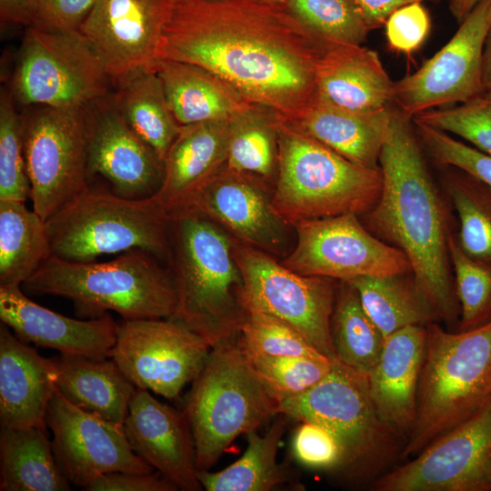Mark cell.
Returning <instances> with one entry per match:
<instances>
[{
	"instance_id": "6da1fadb",
	"label": "cell",
	"mask_w": 491,
	"mask_h": 491,
	"mask_svg": "<svg viewBox=\"0 0 491 491\" xmlns=\"http://www.w3.org/2000/svg\"><path fill=\"white\" fill-rule=\"evenodd\" d=\"M327 44L286 5L172 0L159 59L201 66L288 123L316 95L317 65Z\"/></svg>"
},
{
	"instance_id": "7a4b0ae2",
	"label": "cell",
	"mask_w": 491,
	"mask_h": 491,
	"mask_svg": "<svg viewBox=\"0 0 491 491\" xmlns=\"http://www.w3.org/2000/svg\"><path fill=\"white\" fill-rule=\"evenodd\" d=\"M412 124L393 107L379 157L381 193L359 216L373 235L405 254L439 320L457 331L460 306L449 259L446 209Z\"/></svg>"
},
{
	"instance_id": "3957f363",
	"label": "cell",
	"mask_w": 491,
	"mask_h": 491,
	"mask_svg": "<svg viewBox=\"0 0 491 491\" xmlns=\"http://www.w3.org/2000/svg\"><path fill=\"white\" fill-rule=\"evenodd\" d=\"M170 214L167 262L175 293L172 318L212 347L237 339L248 314L235 239L204 214L186 207Z\"/></svg>"
},
{
	"instance_id": "277c9868",
	"label": "cell",
	"mask_w": 491,
	"mask_h": 491,
	"mask_svg": "<svg viewBox=\"0 0 491 491\" xmlns=\"http://www.w3.org/2000/svg\"><path fill=\"white\" fill-rule=\"evenodd\" d=\"M277 413L320 424L334 435L342 449L334 476L346 487H371L401 460L406 443L379 416L367 374L337 359L314 387L279 403Z\"/></svg>"
},
{
	"instance_id": "5b68a950",
	"label": "cell",
	"mask_w": 491,
	"mask_h": 491,
	"mask_svg": "<svg viewBox=\"0 0 491 491\" xmlns=\"http://www.w3.org/2000/svg\"><path fill=\"white\" fill-rule=\"evenodd\" d=\"M159 261L140 249L107 262H69L51 255L21 286L31 295L71 299L81 317L112 310L124 320L168 318L176 293L170 271Z\"/></svg>"
},
{
	"instance_id": "8992f818",
	"label": "cell",
	"mask_w": 491,
	"mask_h": 491,
	"mask_svg": "<svg viewBox=\"0 0 491 491\" xmlns=\"http://www.w3.org/2000/svg\"><path fill=\"white\" fill-rule=\"evenodd\" d=\"M415 425L401 460L462 424L491 400V323L449 331L426 326Z\"/></svg>"
},
{
	"instance_id": "52a82bcc",
	"label": "cell",
	"mask_w": 491,
	"mask_h": 491,
	"mask_svg": "<svg viewBox=\"0 0 491 491\" xmlns=\"http://www.w3.org/2000/svg\"><path fill=\"white\" fill-rule=\"evenodd\" d=\"M381 189L380 168L355 164L280 119L272 202L290 225L347 213L361 215L373 207Z\"/></svg>"
},
{
	"instance_id": "ba28073f",
	"label": "cell",
	"mask_w": 491,
	"mask_h": 491,
	"mask_svg": "<svg viewBox=\"0 0 491 491\" xmlns=\"http://www.w3.org/2000/svg\"><path fill=\"white\" fill-rule=\"evenodd\" d=\"M51 255L69 262L140 249L166 260L170 214L154 198L134 200L92 185L45 220Z\"/></svg>"
},
{
	"instance_id": "9c48e42d",
	"label": "cell",
	"mask_w": 491,
	"mask_h": 491,
	"mask_svg": "<svg viewBox=\"0 0 491 491\" xmlns=\"http://www.w3.org/2000/svg\"><path fill=\"white\" fill-rule=\"evenodd\" d=\"M196 453V468L210 470L241 435L257 430L277 413L238 340L212 347L192 382L183 408Z\"/></svg>"
},
{
	"instance_id": "30bf717a",
	"label": "cell",
	"mask_w": 491,
	"mask_h": 491,
	"mask_svg": "<svg viewBox=\"0 0 491 491\" xmlns=\"http://www.w3.org/2000/svg\"><path fill=\"white\" fill-rule=\"evenodd\" d=\"M111 78L79 31L27 26L12 95L24 105L85 108L107 96Z\"/></svg>"
},
{
	"instance_id": "8fae6325",
	"label": "cell",
	"mask_w": 491,
	"mask_h": 491,
	"mask_svg": "<svg viewBox=\"0 0 491 491\" xmlns=\"http://www.w3.org/2000/svg\"><path fill=\"white\" fill-rule=\"evenodd\" d=\"M247 312L275 316L296 329L322 355L336 359L330 334L334 279L297 274L271 255L235 239Z\"/></svg>"
},
{
	"instance_id": "7c38bea8",
	"label": "cell",
	"mask_w": 491,
	"mask_h": 491,
	"mask_svg": "<svg viewBox=\"0 0 491 491\" xmlns=\"http://www.w3.org/2000/svg\"><path fill=\"white\" fill-rule=\"evenodd\" d=\"M23 139L33 209L45 221L90 185L86 107L41 106L24 117Z\"/></svg>"
},
{
	"instance_id": "4fadbf2b",
	"label": "cell",
	"mask_w": 491,
	"mask_h": 491,
	"mask_svg": "<svg viewBox=\"0 0 491 491\" xmlns=\"http://www.w3.org/2000/svg\"><path fill=\"white\" fill-rule=\"evenodd\" d=\"M358 216L347 213L295 223L296 244L282 265L338 281L412 273L405 254L373 235Z\"/></svg>"
},
{
	"instance_id": "5bb4252c",
	"label": "cell",
	"mask_w": 491,
	"mask_h": 491,
	"mask_svg": "<svg viewBox=\"0 0 491 491\" xmlns=\"http://www.w3.org/2000/svg\"><path fill=\"white\" fill-rule=\"evenodd\" d=\"M211 349L172 317L123 319L111 358L136 388L174 400L197 376Z\"/></svg>"
},
{
	"instance_id": "9a60e30c",
	"label": "cell",
	"mask_w": 491,
	"mask_h": 491,
	"mask_svg": "<svg viewBox=\"0 0 491 491\" xmlns=\"http://www.w3.org/2000/svg\"><path fill=\"white\" fill-rule=\"evenodd\" d=\"M376 491H491V400L414 458L372 485Z\"/></svg>"
},
{
	"instance_id": "2e32d148",
	"label": "cell",
	"mask_w": 491,
	"mask_h": 491,
	"mask_svg": "<svg viewBox=\"0 0 491 491\" xmlns=\"http://www.w3.org/2000/svg\"><path fill=\"white\" fill-rule=\"evenodd\" d=\"M451 39L411 75L394 83L393 107L413 118L482 94L483 53L491 28V0H480Z\"/></svg>"
},
{
	"instance_id": "e0dca14e",
	"label": "cell",
	"mask_w": 491,
	"mask_h": 491,
	"mask_svg": "<svg viewBox=\"0 0 491 491\" xmlns=\"http://www.w3.org/2000/svg\"><path fill=\"white\" fill-rule=\"evenodd\" d=\"M45 422L53 435L57 464L75 486L85 489L96 477L110 472L154 471L133 451L123 426L75 406L56 388Z\"/></svg>"
},
{
	"instance_id": "ac0fdd59",
	"label": "cell",
	"mask_w": 491,
	"mask_h": 491,
	"mask_svg": "<svg viewBox=\"0 0 491 491\" xmlns=\"http://www.w3.org/2000/svg\"><path fill=\"white\" fill-rule=\"evenodd\" d=\"M172 0H97L79 32L115 82L159 60Z\"/></svg>"
},
{
	"instance_id": "d6986e66",
	"label": "cell",
	"mask_w": 491,
	"mask_h": 491,
	"mask_svg": "<svg viewBox=\"0 0 491 491\" xmlns=\"http://www.w3.org/2000/svg\"><path fill=\"white\" fill-rule=\"evenodd\" d=\"M89 182L102 177L115 195L154 198L164 180V161L125 122L107 96L86 107Z\"/></svg>"
},
{
	"instance_id": "ffe728a7",
	"label": "cell",
	"mask_w": 491,
	"mask_h": 491,
	"mask_svg": "<svg viewBox=\"0 0 491 491\" xmlns=\"http://www.w3.org/2000/svg\"><path fill=\"white\" fill-rule=\"evenodd\" d=\"M182 207L204 214L243 244L269 255L287 252L289 224L276 213L272 195L258 177L225 165Z\"/></svg>"
},
{
	"instance_id": "44dd1931",
	"label": "cell",
	"mask_w": 491,
	"mask_h": 491,
	"mask_svg": "<svg viewBox=\"0 0 491 491\" xmlns=\"http://www.w3.org/2000/svg\"><path fill=\"white\" fill-rule=\"evenodd\" d=\"M124 431L133 451L171 481L178 490L199 491L193 434L184 410L136 388Z\"/></svg>"
},
{
	"instance_id": "7402d4cb",
	"label": "cell",
	"mask_w": 491,
	"mask_h": 491,
	"mask_svg": "<svg viewBox=\"0 0 491 491\" xmlns=\"http://www.w3.org/2000/svg\"><path fill=\"white\" fill-rule=\"evenodd\" d=\"M0 319L24 342L60 354L111 357L118 324L109 313L88 320L60 315L32 301L21 286H0Z\"/></svg>"
},
{
	"instance_id": "603a6c76",
	"label": "cell",
	"mask_w": 491,
	"mask_h": 491,
	"mask_svg": "<svg viewBox=\"0 0 491 491\" xmlns=\"http://www.w3.org/2000/svg\"><path fill=\"white\" fill-rule=\"evenodd\" d=\"M426 339L425 326H408L386 336L376 363L367 373L379 416L406 444L416 417Z\"/></svg>"
},
{
	"instance_id": "cb8c5ba5",
	"label": "cell",
	"mask_w": 491,
	"mask_h": 491,
	"mask_svg": "<svg viewBox=\"0 0 491 491\" xmlns=\"http://www.w3.org/2000/svg\"><path fill=\"white\" fill-rule=\"evenodd\" d=\"M55 390L54 358H46L1 323L0 424L47 427L48 404Z\"/></svg>"
},
{
	"instance_id": "d4e9b609",
	"label": "cell",
	"mask_w": 491,
	"mask_h": 491,
	"mask_svg": "<svg viewBox=\"0 0 491 491\" xmlns=\"http://www.w3.org/2000/svg\"><path fill=\"white\" fill-rule=\"evenodd\" d=\"M394 83L376 51L328 42L317 65L316 93L341 108L375 113L393 107Z\"/></svg>"
},
{
	"instance_id": "484cf974",
	"label": "cell",
	"mask_w": 491,
	"mask_h": 491,
	"mask_svg": "<svg viewBox=\"0 0 491 491\" xmlns=\"http://www.w3.org/2000/svg\"><path fill=\"white\" fill-rule=\"evenodd\" d=\"M392 109L356 113L316 95L295 120L285 123L355 164L379 169Z\"/></svg>"
},
{
	"instance_id": "4316f807",
	"label": "cell",
	"mask_w": 491,
	"mask_h": 491,
	"mask_svg": "<svg viewBox=\"0 0 491 491\" xmlns=\"http://www.w3.org/2000/svg\"><path fill=\"white\" fill-rule=\"evenodd\" d=\"M229 121L182 125L164 161V180L155 199L169 213L224 168Z\"/></svg>"
},
{
	"instance_id": "83f0119b",
	"label": "cell",
	"mask_w": 491,
	"mask_h": 491,
	"mask_svg": "<svg viewBox=\"0 0 491 491\" xmlns=\"http://www.w3.org/2000/svg\"><path fill=\"white\" fill-rule=\"evenodd\" d=\"M55 388L75 406L123 426L136 386L111 359L60 354L53 357Z\"/></svg>"
},
{
	"instance_id": "f1b7e54d",
	"label": "cell",
	"mask_w": 491,
	"mask_h": 491,
	"mask_svg": "<svg viewBox=\"0 0 491 491\" xmlns=\"http://www.w3.org/2000/svg\"><path fill=\"white\" fill-rule=\"evenodd\" d=\"M154 70L180 125L231 119L254 105L220 77L201 66L159 59Z\"/></svg>"
},
{
	"instance_id": "f546056e",
	"label": "cell",
	"mask_w": 491,
	"mask_h": 491,
	"mask_svg": "<svg viewBox=\"0 0 491 491\" xmlns=\"http://www.w3.org/2000/svg\"><path fill=\"white\" fill-rule=\"evenodd\" d=\"M291 417L278 413L260 436L257 430L246 435L247 447L243 456L226 468L197 471L198 481L206 491H270L296 485V472L276 461L278 447Z\"/></svg>"
},
{
	"instance_id": "4dcf8cb0",
	"label": "cell",
	"mask_w": 491,
	"mask_h": 491,
	"mask_svg": "<svg viewBox=\"0 0 491 491\" xmlns=\"http://www.w3.org/2000/svg\"><path fill=\"white\" fill-rule=\"evenodd\" d=\"M71 483L54 455L46 427L0 430L1 491H68Z\"/></svg>"
},
{
	"instance_id": "1f68e13d",
	"label": "cell",
	"mask_w": 491,
	"mask_h": 491,
	"mask_svg": "<svg viewBox=\"0 0 491 491\" xmlns=\"http://www.w3.org/2000/svg\"><path fill=\"white\" fill-rule=\"evenodd\" d=\"M111 97L130 127L165 161L180 133L167 103L161 81L154 68L135 70L115 82Z\"/></svg>"
},
{
	"instance_id": "d6a6232c",
	"label": "cell",
	"mask_w": 491,
	"mask_h": 491,
	"mask_svg": "<svg viewBox=\"0 0 491 491\" xmlns=\"http://www.w3.org/2000/svg\"><path fill=\"white\" fill-rule=\"evenodd\" d=\"M346 282L384 337L408 326L440 321L412 273L359 276Z\"/></svg>"
},
{
	"instance_id": "836d02e7",
	"label": "cell",
	"mask_w": 491,
	"mask_h": 491,
	"mask_svg": "<svg viewBox=\"0 0 491 491\" xmlns=\"http://www.w3.org/2000/svg\"><path fill=\"white\" fill-rule=\"evenodd\" d=\"M50 256L45 221L25 202L0 200V286H22Z\"/></svg>"
},
{
	"instance_id": "e575fe53",
	"label": "cell",
	"mask_w": 491,
	"mask_h": 491,
	"mask_svg": "<svg viewBox=\"0 0 491 491\" xmlns=\"http://www.w3.org/2000/svg\"><path fill=\"white\" fill-rule=\"evenodd\" d=\"M279 115L252 105L229 121L225 167L264 181L276 177Z\"/></svg>"
},
{
	"instance_id": "d590c367",
	"label": "cell",
	"mask_w": 491,
	"mask_h": 491,
	"mask_svg": "<svg viewBox=\"0 0 491 491\" xmlns=\"http://www.w3.org/2000/svg\"><path fill=\"white\" fill-rule=\"evenodd\" d=\"M330 334L338 361L366 374L372 369L385 337L365 311L356 289L346 281H339L336 286Z\"/></svg>"
},
{
	"instance_id": "8d00e7d4",
	"label": "cell",
	"mask_w": 491,
	"mask_h": 491,
	"mask_svg": "<svg viewBox=\"0 0 491 491\" xmlns=\"http://www.w3.org/2000/svg\"><path fill=\"white\" fill-rule=\"evenodd\" d=\"M444 185L458 217L457 245L472 258L491 263V188L453 167Z\"/></svg>"
},
{
	"instance_id": "74e56055",
	"label": "cell",
	"mask_w": 491,
	"mask_h": 491,
	"mask_svg": "<svg viewBox=\"0 0 491 491\" xmlns=\"http://www.w3.org/2000/svg\"><path fill=\"white\" fill-rule=\"evenodd\" d=\"M246 356L263 386L277 406L314 387L329 374L336 360L325 356Z\"/></svg>"
},
{
	"instance_id": "f35d334b",
	"label": "cell",
	"mask_w": 491,
	"mask_h": 491,
	"mask_svg": "<svg viewBox=\"0 0 491 491\" xmlns=\"http://www.w3.org/2000/svg\"><path fill=\"white\" fill-rule=\"evenodd\" d=\"M448 252L460 306L457 331L491 323V263L467 256L453 235L448 240Z\"/></svg>"
},
{
	"instance_id": "ab89813d",
	"label": "cell",
	"mask_w": 491,
	"mask_h": 491,
	"mask_svg": "<svg viewBox=\"0 0 491 491\" xmlns=\"http://www.w3.org/2000/svg\"><path fill=\"white\" fill-rule=\"evenodd\" d=\"M286 6L328 42L362 45L370 32L353 0H288Z\"/></svg>"
},
{
	"instance_id": "60d3db41",
	"label": "cell",
	"mask_w": 491,
	"mask_h": 491,
	"mask_svg": "<svg viewBox=\"0 0 491 491\" xmlns=\"http://www.w3.org/2000/svg\"><path fill=\"white\" fill-rule=\"evenodd\" d=\"M24 117L11 93L0 97V200L25 202L31 195L24 154Z\"/></svg>"
},
{
	"instance_id": "b9f144b4",
	"label": "cell",
	"mask_w": 491,
	"mask_h": 491,
	"mask_svg": "<svg viewBox=\"0 0 491 491\" xmlns=\"http://www.w3.org/2000/svg\"><path fill=\"white\" fill-rule=\"evenodd\" d=\"M237 340L247 355L272 357L324 356L296 329L259 312H248Z\"/></svg>"
},
{
	"instance_id": "7bdbcfd3",
	"label": "cell",
	"mask_w": 491,
	"mask_h": 491,
	"mask_svg": "<svg viewBox=\"0 0 491 491\" xmlns=\"http://www.w3.org/2000/svg\"><path fill=\"white\" fill-rule=\"evenodd\" d=\"M413 121L456 135L491 156V93L484 91L465 103L430 109Z\"/></svg>"
},
{
	"instance_id": "ee69618b",
	"label": "cell",
	"mask_w": 491,
	"mask_h": 491,
	"mask_svg": "<svg viewBox=\"0 0 491 491\" xmlns=\"http://www.w3.org/2000/svg\"><path fill=\"white\" fill-rule=\"evenodd\" d=\"M419 141L441 165L461 170L491 188V156L453 135L413 121Z\"/></svg>"
},
{
	"instance_id": "f6af8a7d",
	"label": "cell",
	"mask_w": 491,
	"mask_h": 491,
	"mask_svg": "<svg viewBox=\"0 0 491 491\" xmlns=\"http://www.w3.org/2000/svg\"><path fill=\"white\" fill-rule=\"evenodd\" d=\"M292 454L301 465L333 475L342 462V449L334 435L320 424L302 421L291 443Z\"/></svg>"
},
{
	"instance_id": "bcb514c9",
	"label": "cell",
	"mask_w": 491,
	"mask_h": 491,
	"mask_svg": "<svg viewBox=\"0 0 491 491\" xmlns=\"http://www.w3.org/2000/svg\"><path fill=\"white\" fill-rule=\"evenodd\" d=\"M385 25L389 45L397 52L410 54L426 38L430 18L422 3L416 2L395 11Z\"/></svg>"
},
{
	"instance_id": "7dc6e473",
	"label": "cell",
	"mask_w": 491,
	"mask_h": 491,
	"mask_svg": "<svg viewBox=\"0 0 491 491\" xmlns=\"http://www.w3.org/2000/svg\"><path fill=\"white\" fill-rule=\"evenodd\" d=\"M97 0H37L34 25L57 31H79Z\"/></svg>"
},
{
	"instance_id": "c3c4849f",
	"label": "cell",
	"mask_w": 491,
	"mask_h": 491,
	"mask_svg": "<svg viewBox=\"0 0 491 491\" xmlns=\"http://www.w3.org/2000/svg\"><path fill=\"white\" fill-rule=\"evenodd\" d=\"M87 491H177L158 471L151 473L110 472L93 480Z\"/></svg>"
},
{
	"instance_id": "681fc988",
	"label": "cell",
	"mask_w": 491,
	"mask_h": 491,
	"mask_svg": "<svg viewBox=\"0 0 491 491\" xmlns=\"http://www.w3.org/2000/svg\"><path fill=\"white\" fill-rule=\"evenodd\" d=\"M360 9L369 30L384 25L387 18L397 9L412 4L438 0H353Z\"/></svg>"
},
{
	"instance_id": "f907efd6",
	"label": "cell",
	"mask_w": 491,
	"mask_h": 491,
	"mask_svg": "<svg viewBox=\"0 0 491 491\" xmlns=\"http://www.w3.org/2000/svg\"><path fill=\"white\" fill-rule=\"evenodd\" d=\"M37 0H0L2 23L22 24L27 26L36 21Z\"/></svg>"
},
{
	"instance_id": "816d5d0a",
	"label": "cell",
	"mask_w": 491,
	"mask_h": 491,
	"mask_svg": "<svg viewBox=\"0 0 491 491\" xmlns=\"http://www.w3.org/2000/svg\"><path fill=\"white\" fill-rule=\"evenodd\" d=\"M480 0H449V10L460 24Z\"/></svg>"
},
{
	"instance_id": "f5cc1de1",
	"label": "cell",
	"mask_w": 491,
	"mask_h": 491,
	"mask_svg": "<svg viewBox=\"0 0 491 491\" xmlns=\"http://www.w3.org/2000/svg\"><path fill=\"white\" fill-rule=\"evenodd\" d=\"M482 74L484 89L491 93V28L485 44Z\"/></svg>"
},
{
	"instance_id": "db71d44e",
	"label": "cell",
	"mask_w": 491,
	"mask_h": 491,
	"mask_svg": "<svg viewBox=\"0 0 491 491\" xmlns=\"http://www.w3.org/2000/svg\"><path fill=\"white\" fill-rule=\"evenodd\" d=\"M258 1H263V2L271 3V4H277V5H286V3H287L288 0H258Z\"/></svg>"
}]
</instances>
